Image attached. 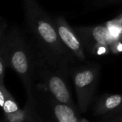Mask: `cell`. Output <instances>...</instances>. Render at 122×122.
Segmentation results:
<instances>
[{"label":"cell","instance_id":"18","mask_svg":"<svg viewBox=\"0 0 122 122\" xmlns=\"http://www.w3.org/2000/svg\"><path fill=\"white\" fill-rule=\"evenodd\" d=\"M117 122H122V120H121V121H117Z\"/></svg>","mask_w":122,"mask_h":122},{"label":"cell","instance_id":"14","mask_svg":"<svg viewBox=\"0 0 122 122\" xmlns=\"http://www.w3.org/2000/svg\"><path fill=\"white\" fill-rule=\"evenodd\" d=\"M112 115L115 116V117H113V121L114 122H117V121H119L121 120H122V106L118 109L116 111L113 112V113H111Z\"/></svg>","mask_w":122,"mask_h":122},{"label":"cell","instance_id":"7","mask_svg":"<svg viewBox=\"0 0 122 122\" xmlns=\"http://www.w3.org/2000/svg\"><path fill=\"white\" fill-rule=\"evenodd\" d=\"M122 106V94H105L96 103L93 113L96 116L113 113Z\"/></svg>","mask_w":122,"mask_h":122},{"label":"cell","instance_id":"16","mask_svg":"<svg viewBox=\"0 0 122 122\" xmlns=\"http://www.w3.org/2000/svg\"><path fill=\"white\" fill-rule=\"evenodd\" d=\"M117 25H121V26H122V15L121 16V17L118 19V24Z\"/></svg>","mask_w":122,"mask_h":122},{"label":"cell","instance_id":"12","mask_svg":"<svg viewBox=\"0 0 122 122\" xmlns=\"http://www.w3.org/2000/svg\"><path fill=\"white\" fill-rule=\"evenodd\" d=\"M121 2L122 3V0H96L94 5L97 7H102Z\"/></svg>","mask_w":122,"mask_h":122},{"label":"cell","instance_id":"17","mask_svg":"<svg viewBox=\"0 0 122 122\" xmlns=\"http://www.w3.org/2000/svg\"><path fill=\"white\" fill-rule=\"evenodd\" d=\"M79 122H90V121H88V120H86L85 118H80Z\"/></svg>","mask_w":122,"mask_h":122},{"label":"cell","instance_id":"4","mask_svg":"<svg viewBox=\"0 0 122 122\" xmlns=\"http://www.w3.org/2000/svg\"><path fill=\"white\" fill-rule=\"evenodd\" d=\"M35 64L39 67L43 84L52 98L57 102L76 108L64 74L55 73L49 70L47 67H44L41 60L38 62L37 59H35Z\"/></svg>","mask_w":122,"mask_h":122},{"label":"cell","instance_id":"2","mask_svg":"<svg viewBox=\"0 0 122 122\" xmlns=\"http://www.w3.org/2000/svg\"><path fill=\"white\" fill-rule=\"evenodd\" d=\"M7 66L20 76L26 88L28 103L33 106L32 78L35 70V58L25 37L17 29H13L0 46Z\"/></svg>","mask_w":122,"mask_h":122},{"label":"cell","instance_id":"9","mask_svg":"<svg viewBox=\"0 0 122 122\" xmlns=\"http://www.w3.org/2000/svg\"><path fill=\"white\" fill-rule=\"evenodd\" d=\"M29 106L26 108L25 110H20L17 113L6 115L7 122H35L34 118L31 114V108L33 106L29 103Z\"/></svg>","mask_w":122,"mask_h":122},{"label":"cell","instance_id":"5","mask_svg":"<svg viewBox=\"0 0 122 122\" xmlns=\"http://www.w3.org/2000/svg\"><path fill=\"white\" fill-rule=\"evenodd\" d=\"M55 22L59 37L73 60L84 61L86 56L82 44L73 30L60 16L55 19Z\"/></svg>","mask_w":122,"mask_h":122},{"label":"cell","instance_id":"3","mask_svg":"<svg viewBox=\"0 0 122 122\" xmlns=\"http://www.w3.org/2000/svg\"><path fill=\"white\" fill-rule=\"evenodd\" d=\"M99 70L96 66L81 67L74 71L73 81L80 110L85 113L94 97L98 81Z\"/></svg>","mask_w":122,"mask_h":122},{"label":"cell","instance_id":"13","mask_svg":"<svg viewBox=\"0 0 122 122\" xmlns=\"http://www.w3.org/2000/svg\"><path fill=\"white\" fill-rule=\"evenodd\" d=\"M7 27V24L4 18L0 17V46L2 45V42L3 41V37L4 33Z\"/></svg>","mask_w":122,"mask_h":122},{"label":"cell","instance_id":"8","mask_svg":"<svg viewBox=\"0 0 122 122\" xmlns=\"http://www.w3.org/2000/svg\"><path fill=\"white\" fill-rule=\"evenodd\" d=\"M51 106L54 118L57 122H79L80 118L76 108L56 101L52 98Z\"/></svg>","mask_w":122,"mask_h":122},{"label":"cell","instance_id":"1","mask_svg":"<svg viewBox=\"0 0 122 122\" xmlns=\"http://www.w3.org/2000/svg\"><path fill=\"white\" fill-rule=\"evenodd\" d=\"M27 25L41 50V57L53 67L67 70L73 58L61 41L55 21L35 0H22Z\"/></svg>","mask_w":122,"mask_h":122},{"label":"cell","instance_id":"15","mask_svg":"<svg viewBox=\"0 0 122 122\" xmlns=\"http://www.w3.org/2000/svg\"><path fill=\"white\" fill-rule=\"evenodd\" d=\"M117 50H118V51H121L122 50V45H121V44H118V45H117Z\"/></svg>","mask_w":122,"mask_h":122},{"label":"cell","instance_id":"10","mask_svg":"<svg viewBox=\"0 0 122 122\" xmlns=\"http://www.w3.org/2000/svg\"><path fill=\"white\" fill-rule=\"evenodd\" d=\"M2 109L5 113V116L17 113V111H19L20 110L17 102L15 101V98L12 97V96L10 94V92L7 96L5 102L2 107Z\"/></svg>","mask_w":122,"mask_h":122},{"label":"cell","instance_id":"6","mask_svg":"<svg viewBox=\"0 0 122 122\" xmlns=\"http://www.w3.org/2000/svg\"><path fill=\"white\" fill-rule=\"evenodd\" d=\"M78 32H80L81 38L83 40H87L88 42L93 44V46H99V48L106 46H113L116 41V37L113 36L108 27L106 26L99 25L81 29L78 30ZM87 41H84V42Z\"/></svg>","mask_w":122,"mask_h":122},{"label":"cell","instance_id":"11","mask_svg":"<svg viewBox=\"0 0 122 122\" xmlns=\"http://www.w3.org/2000/svg\"><path fill=\"white\" fill-rule=\"evenodd\" d=\"M7 64L5 62V57L2 53L0 51V83H4V78L5 74V69H6Z\"/></svg>","mask_w":122,"mask_h":122}]
</instances>
